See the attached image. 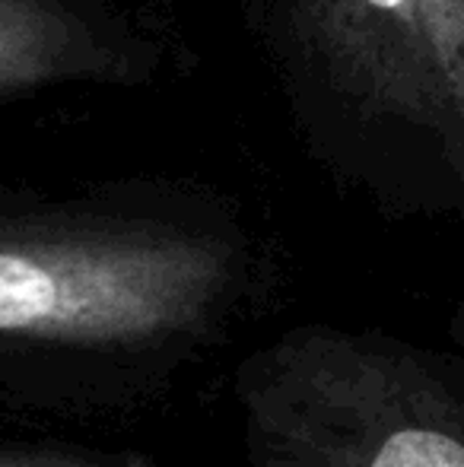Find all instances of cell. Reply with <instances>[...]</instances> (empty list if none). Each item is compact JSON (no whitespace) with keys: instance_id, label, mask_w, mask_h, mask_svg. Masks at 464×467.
<instances>
[{"instance_id":"cell-6","label":"cell","mask_w":464,"mask_h":467,"mask_svg":"<svg viewBox=\"0 0 464 467\" xmlns=\"http://www.w3.org/2000/svg\"><path fill=\"white\" fill-rule=\"evenodd\" d=\"M442 160H446V166L452 169L459 188L464 191V128L442 137Z\"/></svg>"},{"instance_id":"cell-4","label":"cell","mask_w":464,"mask_h":467,"mask_svg":"<svg viewBox=\"0 0 464 467\" xmlns=\"http://www.w3.org/2000/svg\"><path fill=\"white\" fill-rule=\"evenodd\" d=\"M118 74V51L67 0H0V96Z\"/></svg>"},{"instance_id":"cell-3","label":"cell","mask_w":464,"mask_h":467,"mask_svg":"<svg viewBox=\"0 0 464 467\" xmlns=\"http://www.w3.org/2000/svg\"><path fill=\"white\" fill-rule=\"evenodd\" d=\"M305 48L372 115L464 128V0H296Z\"/></svg>"},{"instance_id":"cell-2","label":"cell","mask_w":464,"mask_h":467,"mask_svg":"<svg viewBox=\"0 0 464 467\" xmlns=\"http://www.w3.org/2000/svg\"><path fill=\"white\" fill-rule=\"evenodd\" d=\"M245 467H464V353L303 325L235 375Z\"/></svg>"},{"instance_id":"cell-1","label":"cell","mask_w":464,"mask_h":467,"mask_svg":"<svg viewBox=\"0 0 464 467\" xmlns=\"http://www.w3.org/2000/svg\"><path fill=\"white\" fill-rule=\"evenodd\" d=\"M245 254L156 220H0V357L150 363L201 347L232 312Z\"/></svg>"},{"instance_id":"cell-5","label":"cell","mask_w":464,"mask_h":467,"mask_svg":"<svg viewBox=\"0 0 464 467\" xmlns=\"http://www.w3.org/2000/svg\"><path fill=\"white\" fill-rule=\"evenodd\" d=\"M0 467H124L64 449H0Z\"/></svg>"},{"instance_id":"cell-7","label":"cell","mask_w":464,"mask_h":467,"mask_svg":"<svg viewBox=\"0 0 464 467\" xmlns=\"http://www.w3.org/2000/svg\"><path fill=\"white\" fill-rule=\"evenodd\" d=\"M455 337H459V340H461V347H464V308H461L459 321H455Z\"/></svg>"}]
</instances>
